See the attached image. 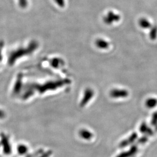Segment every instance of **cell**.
Here are the masks:
<instances>
[{
  "label": "cell",
  "mask_w": 157,
  "mask_h": 157,
  "mask_svg": "<svg viewBox=\"0 0 157 157\" xmlns=\"http://www.w3.org/2000/svg\"><path fill=\"white\" fill-rule=\"evenodd\" d=\"M94 95V91L91 89H87L84 91V95L80 103V106L84 107V105L90 101Z\"/></svg>",
  "instance_id": "cell-2"
},
{
  "label": "cell",
  "mask_w": 157,
  "mask_h": 157,
  "mask_svg": "<svg viewBox=\"0 0 157 157\" xmlns=\"http://www.w3.org/2000/svg\"><path fill=\"white\" fill-rule=\"evenodd\" d=\"M95 44L99 48L101 49H107L109 47V43L104 40L102 39L97 40Z\"/></svg>",
  "instance_id": "cell-6"
},
{
  "label": "cell",
  "mask_w": 157,
  "mask_h": 157,
  "mask_svg": "<svg viewBox=\"0 0 157 157\" xmlns=\"http://www.w3.org/2000/svg\"><path fill=\"white\" fill-rule=\"evenodd\" d=\"M140 130L141 133H147L148 135L152 134L151 130L148 128L146 123H143L141 125Z\"/></svg>",
  "instance_id": "cell-10"
},
{
  "label": "cell",
  "mask_w": 157,
  "mask_h": 157,
  "mask_svg": "<svg viewBox=\"0 0 157 157\" xmlns=\"http://www.w3.org/2000/svg\"><path fill=\"white\" fill-rule=\"evenodd\" d=\"M137 151V147L136 146H133L128 151L124 152L121 154H120L117 157H130L133 156L136 153Z\"/></svg>",
  "instance_id": "cell-4"
},
{
  "label": "cell",
  "mask_w": 157,
  "mask_h": 157,
  "mask_svg": "<svg viewBox=\"0 0 157 157\" xmlns=\"http://www.w3.org/2000/svg\"><path fill=\"white\" fill-rule=\"evenodd\" d=\"M147 140V137H143L141 138L139 140V142H140L141 143H145Z\"/></svg>",
  "instance_id": "cell-13"
},
{
  "label": "cell",
  "mask_w": 157,
  "mask_h": 157,
  "mask_svg": "<svg viewBox=\"0 0 157 157\" xmlns=\"http://www.w3.org/2000/svg\"><path fill=\"white\" fill-rule=\"evenodd\" d=\"M139 25L142 28L148 29L151 26V23L146 19V18H141L139 21Z\"/></svg>",
  "instance_id": "cell-8"
},
{
  "label": "cell",
  "mask_w": 157,
  "mask_h": 157,
  "mask_svg": "<svg viewBox=\"0 0 157 157\" xmlns=\"http://www.w3.org/2000/svg\"><path fill=\"white\" fill-rule=\"evenodd\" d=\"M146 106L149 108H152L157 105V100L154 98H148L146 102Z\"/></svg>",
  "instance_id": "cell-9"
},
{
  "label": "cell",
  "mask_w": 157,
  "mask_h": 157,
  "mask_svg": "<svg viewBox=\"0 0 157 157\" xmlns=\"http://www.w3.org/2000/svg\"><path fill=\"white\" fill-rule=\"evenodd\" d=\"M79 134H80V136L85 140H90L93 136V135L90 132L87 130H84H84H81L80 131Z\"/></svg>",
  "instance_id": "cell-7"
},
{
  "label": "cell",
  "mask_w": 157,
  "mask_h": 157,
  "mask_svg": "<svg viewBox=\"0 0 157 157\" xmlns=\"http://www.w3.org/2000/svg\"><path fill=\"white\" fill-rule=\"evenodd\" d=\"M120 17L118 15L115 14L113 12L110 11L108 12L107 16L104 17V21L108 25H110L115 21H118Z\"/></svg>",
  "instance_id": "cell-3"
},
{
  "label": "cell",
  "mask_w": 157,
  "mask_h": 157,
  "mask_svg": "<svg viewBox=\"0 0 157 157\" xmlns=\"http://www.w3.org/2000/svg\"><path fill=\"white\" fill-rule=\"evenodd\" d=\"M150 36L151 39L155 40L157 38V28L156 26H154L151 29Z\"/></svg>",
  "instance_id": "cell-11"
},
{
  "label": "cell",
  "mask_w": 157,
  "mask_h": 157,
  "mask_svg": "<svg viewBox=\"0 0 157 157\" xmlns=\"http://www.w3.org/2000/svg\"><path fill=\"white\" fill-rule=\"evenodd\" d=\"M137 135L136 133H134L132 135H131V136H130L129 139L128 140H124L120 144V147H124L125 146H128L130 144H131L132 143H133L134 141L137 139Z\"/></svg>",
  "instance_id": "cell-5"
},
{
  "label": "cell",
  "mask_w": 157,
  "mask_h": 157,
  "mask_svg": "<svg viewBox=\"0 0 157 157\" xmlns=\"http://www.w3.org/2000/svg\"><path fill=\"white\" fill-rule=\"evenodd\" d=\"M128 95V91L123 89H114L110 92V95L112 98H124Z\"/></svg>",
  "instance_id": "cell-1"
},
{
  "label": "cell",
  "mask_w": 157,
  "mask_h": 157,
  "mask_svg": "<svg viewBox=\"0 0 157 157\" xmlns=\"http://www.w3.org/2000/svg\"><path fill=\"white\" fill-rule=\"evenodd\" d=\"M151 124L152 125H156V124H157V112H155L153 114Z\"/></svg>",
  "instance_id": "cell-12"
}]
</instances>
